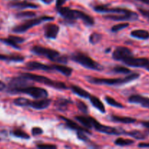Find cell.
<instances>
[{"label":"cell","mask_w":149,"mask_h":149,"mask_svg":"<svg viewBox=\"0 0 149 149\" xmlns=\"http://www.w3.org/2000/svg\"><path fill=\"white\" fill-rule=\"evenodd\" d=\"M74 119L80 122L83 126L87 129H91L92 125H91V116H74Z\"/></svg>","instance_id":"25"},{"label":"cell","mask_w":149,"mask_h":149,"mask_svg":"<svg viewBox=\"0 0 149 149\" xmlns=\"http://www.w3.org/2000/svg\"><path fill=\"white\" fill-rule=\"evenodd\" d=\"M8 6L11 8L18 9V10L26 8L36 9L39 7V6L35 3L29 2L26 0H12L8 3Z\"/></svg>","instance_id":"13"},{"label":"cell","mask_w":149,"mask_h":149,"mask_svg":"<svg viewBox=\"0 0 149 149\" xmlns=\"http://www.w3.org/2000/svg\"><path fill=\"white\" fill-rule=\"evenodd\" d=\"M140 77V74L137 73L129 74L124 78H115V79H103L96 78V77H89L88 81L91 84H105L108 86H118L136 80Z\"/></svg>","instance_id":"2"},{"label":"cell","mask_w":149,"mask_h":149,"mask_svg":"<svg viewBox=\"0 0 149 149\" xmlns=\"http://www.w3.org/2000/svg\"><path fill=\"white\" fill-rule=\"evenodd\" d=\"M133 55L131 49L126 47H118L115 49L112 53V58L115 61H123L128 57Z\"/></svg>","instance_id":"12"},{"label":"cell","mask_w":149,"mask_h":149,"mask_svg":"<svg viewBox=\"0 0 149 149\" xmlns=\"http://www.w3.org/2000/svg\"><path fill=\"white\" fill-rule=\"evenodd\" d=\"M102 39V35L99 33H93L89 36V42L91 45H96Z\"/></svg>","instance_id":"33"},{"label":"cell","mask_w":149,"mask_h":149,"mask_svg":"<svg viewBox=\"0 0 149 149\" xmlns=\"http://www.w3.org/2000/svg\"><path fill=\"white\" fill-rule=\"evenodd\" d=\"M105 19H109V20H115V21H123V20H137L138 19L139 15L134 12L131 11L129 13L127 14H111L107 15L104 16Z\"/></svg>","instance_id":"11"},{"label":"cell","mask_w":149,"mask_h":149,"mask_svg":"<svg viewBox=\"0 0 149 149\" xmlns=\"http://www.w3.org/2000/svg\"><path fill=\"white\" fill-rule=\"evenodd\" d=\"M45 36L47 39H55L59 32V27L53 23H48L45 26Z\"/></svg>","instance_id":"15"},{"label":"cell","mask_w":149,"mask_h":149,"mask_svg":"<svg viewBox=\"0 0 149 149\" xmlns=\"http://www.w3.org/2000/svg\"><path fill=\"white\" fill-rule=\"evenodd\" d=\"M32 52L38 55H42L48 58L53 62L60 63H67V58L64 55H61L58 51L55 49H50L45 47L35 45L32 48Z\"/></svg>","instance_id":"3"},{"label":"cell","mask_w":149,"mask_h":149,"mask_svg":"<svg viewBox=\"0 0 149 149\" xmlns=\"http://www.w3.org/2000/svg\"><path fill=\"white\" fill-rule=\"evenodd\" d=\"M71 59L77 63L80 64L82 66L86 68H89V69L101 71L103 68V67L100 64L98 63L94 60H93L83 52H77L75 53H73L71 55Z\"/></svg>","instance_id":"5"},{"label":"cell","mask_w":149,"mask_h":149,"mask_svg":"<svg viewBox=\"0 0 149 149\" xmlns=\"http://www.w3.org/2000/svg\"><path fill=\"white\" fill-rule=\"evenodd\" d=\"M110 119L112 122H118V123L122 124H132L136 122V121H137L134 118L128 117V116H115V115H111L110 116Z\"/></svg>","instance_id":"20"},{"label":"cell","mask_w":149,"mask_h":149,"mask_svg":"<svg viewBox=\"0 0 149 149\" xmlns=\"http://www.w3.org/2000/svg\"><path fill=\"white\" fill-rule=\"evenodd\" d=\"M93 10L97 13H115V14H127L131 10L121 7H110L108 5H96L93 7Z\"/></svg>","instance_id":"10"},{"label":"cell","mask_w":149,"mask_h":149,"mask_svg":"<svg viewBox=\"0 0 149 149\" xmlns=\"http://www.w3.org/2000/svg\"><path fill=\"white\" fill-rule=\"evenodd\" d=\"M32 135H34V136H37V135H41V134L43 133V130H42V129H41L40 127H35L32 128Z\"/></svg>","instance_id":"39"},{"label":"cell","mask_w":149,"mask_h":149,"mask_svg":"<svg viewBox=\"0 0 149 149\" xmlns=\"http://www.w3.org/2000/svg\"><path fill=\"white\" fill-rule=\"evenodd\" d=\"M22 77H25L26 79L31 80V81H37V82L41 83V84H46L49 87H52L56 89H59V90H65L67 89V85L64 82L61 81H53V80L50 79L49 78L46 77H44L42 75H37L34 74H29V73H21L20 74Z\"/></svg>","instance_id":"4"},{"label":"cell","mask_w":149,"mask_h":149,"mask_svg":"<svg viewBox=\"0 0 149 149\" xmlns=\"http://www.w3.org/2000/svg\"><path fill=\"white\" fill-rule=\"evenodd\" d=\"M51 99H48L47 97H45V98L38 99L37 100L30 101L29 107H31L34 109H37V110H42V109H47L51 105Z\"/></svg>","instance_id":"16"},{"label":"cell","mask_w":149,"mask_h":149,"mask_svg":"<svg viewBox=\"0 0 149 149\" xmlns=\"http://www.w3.org/2000/svg\"><path fill=\"white\" fill-rule=\"evenodd\" d=\"M67 1V0H56V8H58L60 7H62L63 4Z\"/></svg>","instance_id":"42"},{"label":"cell","mask_w":149,"mask_h":149,"mask_svg":"<svg viewBox=\"0 0 149 149\" xmlns=\"http://www.w3.org/2000/svg\"><path fill=\"white\" fill-rule=\"evenodd\" d=\"M77 138H78L80 140H81V141H89V138H87V136H86V133H85V132L77 131Z\"/></svg>","instance_id":"40"},{"label":"cell","mask_w":149,"mask_h":149,"mask_svg":"<svg viewBox=\"0 0 149 149\" xmlns=\"http://www.w3.org/2000/svg\"><path fill=\"white\" fill-rule=\"evenodd\" d=\"M91 125L92 128H94L96 131L99 132H102V133L108 134V135H121V134H125V131H121L119 130L116 129V128L112 127L107 126V125H102L99 123V122L96 120L94 118L91 117Z\"/></svg>","instance_id":"8"},{"label":"cell","mask_w":149,"mask_h":149,"mask_svg":"<svg viewBox=\"0 0 149 149\" xmlns=\"http://www.w3.org/2000/svg\"><path fill=\"white\" fill-rule=\"evenodd\" d=\"M41 1H42V2L45 3V4H51L53 1V0H41Z\"/></svg>","instance_id":"47"},{"label":"cell","mask_w":149,"mask_h":149,"mask_svg":"<svg viewBox=\"0 0 149 149\" xmlns=\"http://www.w3.org/2000/svg\"><path fill=\"white\" fill-rule=\"evenodd\" d=\"M129 26V24L128 23H118V24L115 25V26H112V29H111V31H112V32H115V33H116V32L122 30V29H126V28L128 27Z\"/></svg>","instance_id":"36"},{"label":"cell","mask_w":149,"mask_h":149,"mask_svg":"<svg viewBox=\"0 0 149 149\" xmlns=\"http://www.w3.org/2000/svg\"><path fill=\"white\" fill-rule=\"evenodd\" d=\"M134 143V141H133V140L124 139V138H117V139L114 141V143L116 146H127L132 145Z\"/></svg>","instance_id":"29"},{"label":"cell","mask_w":149,"mask_h":149,"mask_svg":"<svg viewBox=\"0 0 149 149\" xmlns=\"http://www.w3.org/2000/svg\"><path fill=\"white\" fill-rule=\"evenodd\" d=\"M112 71L115 73H118V74H129V73L131 72L129 68L121 66V65H117V66L114 67Z\"/></svg>","instance_id":"35"},{"label":"cell","mask_w":149,"mask_h":149,"mask_svg":"<svg viewBox=\"0 0 149 149\" xmlns=\"http://www.w3.org/2000/svg\"><path fill=\"white\" fill-rule=\"evenodd\" d=\"M137 1H140V2L143 3L145 4H147V5H149V0H135Z\"/></svg>","instance_id":"46"},{"label":"cell","mask_w":149,"mask_h":149,"mask_svg":"<svg viewBox=\"0 0 149 149\" xmlns=\"http://www.w3.org/2000/svg\"><path fill=\"white\" fill-rule=\"evenodd\" d=\"M72 103V101L70 100L65 98H58L55 102V106L56 109L61 111H64L68 108L69 104Z\"/></svg>","instance_id":"21"},{"label":"cell","mask_w":149,"mask_h":149,"mask_svg":"<svg viewBox=\"0 0 149 149\" xmlns=\"http://www.w3.org/2000/svg\"><path fill=\"white\" fill-rule=\"evenodd\" d=\"M54 19V17H50V16H42V17H34V18L30 19V20H26L24 23H21V24L18 25V26H16L12 29L14 33H24L26 31H28L29 29H30L31 28H32L33 26H37V25H39V23H42L44 21H48V20H53Z\"/></svg>","instance_id":"6"},{"label":"cell","mask_w":149,"mask_h":149,"mask_svg":"<svg viewBox=\"0 0 149 149\" xmlns=\"http://www.w3.org/2000/svg\"><path fill=\"white\" fill-rule=\"evenodd\" d=\"M139 148H149V143H140L138 144Z\"/></svg>","instance_id":"43"},{"label":"cell","mask_w":149,"mask_h":149,"mask_svg":"<svg viewBox=\"0 0 149 149\" xmlns=\"http://www.w3.org/2000/svg\"><path fill=\"white\" fill-rule=\"evenodd\" d=\"M128 101L131 103L140 104L143 107L149 109V97H144L140 95H133L129 97Z\"/></svg>","instance_id":"17"},{"label":"cell","mask_w":149,"mask_h":149,"mask_svg":"<svg viewBox=\"0 0 149 149\" xmlns=\"http://www.w3.org/2000/svg\"><path fill=\"white\" fill-rule=\"evenodd\" d=\"M89 99H90L91 103L93 105V107H95L96 109H98V110H99L101 113H105V112H106V111H105V106H104V104L102 103V102L101 101V100H99L98 97H95V96H93V95H92V96L91 95L90 97H89Z\"/></svg>","instance_id":"23"},{"label":"cell","mask_w":149,"mask_h":149,"mask_svg":"<svg viewBox=\"0 0 149 149\" xmlns=\"http://www.w3.org/2000/svg\"><path fill=\"white\" fill-rule=\"evenodd\" d=\"M59 118L60 119H62V120H64V122H65L66 125H67L69 128H70V129L74 130L77 131H77H80V132H83L86 134L91 135V132L89 130V129H87V128L83 127L80 126V125H78L77 123H75L74 122H73V121L67 119V118L64 117V116H60Z\"/></svg>","instance_id":"18"},{"label":"cell","mask_w":149,"mask_h":149,"mask_svg":"<svg viewBox=\"0 0 149 149\" xmlns=\"http://www.w3.org/2000/svg\"><path fill=\"white\" fill-rule=\"evenodd\" d=\"M6 88V84L3 81H0V92L3 91Z\"/></svg>","instance_id":"45"},{"label":"cell","mask_w":149,"mask_h":149,"mask_svg":"<svg viewBox=\"0 0 149 149\" xmlns=\"http://www.w3.org/2000/svg\"><path fill=\"white\" fill-rule=\"evenodd\" d=\"M12 135L13 136L16 137V138H23V139H29L30 136L28 135L26 132H25L24 131L21 130L20 129H15L12 132Z\"/></svg>","instance_id":"31"},{"label":"cell","mask_w":149,"mask_h":149,"mask_svg":"<svg viewBox=\"0 0 149 149\" xmlns=\"http://www.w3.org/2000/svg\"><path fill=\"white\" fill-rule=\"evenodd\" d=\"M0 141H1V140H0Z\"/></svg>","instance_id":"49"},{"label":"cell","mask_w":149,"mask_h":149,"mask_svg":"<svg viewBox=\"0 0 149 149\" xmlns=\"http://www.w3.org/2000/svg\"><path fill=\"white\" fill-rule=\"evenodd\" d=\"M142 125H143L144 127H145L149 131V121H145V122H141Z\"/></svg>","instance_id":"44"},{"label":"cell","mask_w":149,"mask_h":149,"mask_svg":"<svg viewBox=\"0 0 149 149\" xmlns=\"http://www.w3.org/2000/svg\"><path fill=\"white\" fill-rule=\"evenodd\" d=\"M37 147L38 148H42V149H52V148H56L57 146L55 145H52V144H37Z\"/></svg>","instance_id":"38"},{"label":"cell","mask_w":149,"mask_h":149,"mask_svg":"<svg viewBox=\"0 0 149 149\" xmlns=\"http://www.w3.org/2000/svg\"><path fill=\"white\" fill-rule=\"evenodd\" d=\"M125 65L134 68H143L149 71V59L145 58H134L133 55L128 57L122 61Z\"/></svg>","instance_id":"9"},{"label":"cell","mask_w":149,"mask_h":149,"mask_svg":"<svg viewBox=\"0 0 149 149\" xmlns=\"http://www.w3.org/2000/svg\"><path fill=\"white\" fill-rule=\"evenodd\" d=\"M76 105H77V107L78 108V109L80 111H82L84 113H88L89 109H88V106L86 103H83V101H77V103H76Z\"/></svg>","instance_id":"37"},{"label":"cell","mask_w":149,"mask_h":149,"mask_svg":"<svg viewBox=\"0 0 149 149\" xmlns=\"http://www.w3.org/2000/svg\"><path fill=\"white\" fill-rule=\"evenodd\" d=\"M28 70H42V71H51L53 70L52 65H45L37 61H30L26 65Z\"/></svg>","instance_id":"19"},{"label":"cell","mask_w":149,"mask_h":149,"mask_svg":"<svg viewBox=\"0 0 149 149\" xmlns=\"http://www.w3.org/2000/svg\"><path fill=\"white\" fill-rule=\"evenodd\" d=\"M57 11L69 23H73L77 19H80L86 26H91L94 24V20L88 14L77 10H72L67 7H60Z\"/></svg>","instance_id":"1"},{"label":"cell","mask_w":149,"mask_h":149,"mask_svg":"<svg viewBox=\"0 0 149 149\" xmlns=\"http://www.w3.org/2000/svg\"><path fill=\"white\" fill-rule=\"evenodd\" d=\"M125 135L132 137L137 140H145L146 138V134L139 130H132L130 132H125Z\"/></svg>","instance_id":"28"},{"label":"cell","mask_w":149,"mask_h":149,"mask_svg":"<svg viewBox=\"0 0 149 149\" xmlns=\"http://www.w3.org/2000/svg\"><path fill=\"white\" fill-rule=\"evenodd\" d=\"M131 36L139 39H148L149 38V32L142 29L134 30L131 32Z\"/></svg>","instance_id":"26"},{"label":"cell","mask_w":149,"mask_h":149,"mask_svg":"<svg viewBox=\"0 0 149 149\" xmlns=\"http://www.w3.org/2000/svg\"><path fill=\"white\" fill-rule=\"evenodd\" d=\"M26 94L28 95L32 96L34 99H42L45 98L48 96V93L46 90L42 88V87H34V86H27L23 88L19 89L15 92V94Z\"/></svg>","instance_id":"7"},{"label":"cell","mask_w":149,"mask_h":149,"mask_svg":"<svg viewBox=\"0 0 149 149\" xmlns=\"http://www.w3.org/2000/svg\"><path fill=\"white\" fill-rule=\"evenodd\" d=\"M105 101L108 103V104H109L110 106H113V107L120 108V109H123V108H124V106H123L121 103L116 101L115 99H113L112 97H110V96H106V97H105Z\"/></svg>","instance_id":"32"},{"label":"cell","mask_w":149,"mask_h":149,"mask_svg":"<svg viewBox=\"0 0 149 149\" xmlns=\"http://www.w3.org/2000/svg\"><path fill=\"white\" fill-rule=\"evenodd\" d=\"M35 15H36V13L32 11L20 12V13H18L16 14V17L18 18H23V17H29V18H32V17H35Z\"/></svg>","instance_id":"34"},{"label":"cell","mask_w":149,"mask_h":149,"mask_svg":"<svg viewBox=\"0 0 149 149\" xmlns=\"http://www.w3.org/2000/svg\"><path fill=\"white\" fill-rule=\"evenodd\" d=\"M138 10L145 17H146V18H148L149 20V10H145V9L143 8H139Z\"/></svg>","instance_id":"41"},{"label":"cell","mask_w":149,"mask_h":149,"mask_svg":"<svg viewBox=\"0 0 149 149\" xmlns=\"http://www.w3.org/2000/svg\"><path fill=\"white\" fill-rule=\"evenodd\" d=\"M24 41V38L17 36H9L7 38H0V42L9 46L13 47L15 49H20L19 44L23 43Z\"/></svg>","instance_id":"14"},{"label":"cell","mask_w":149,"mask_h":149,"mask_svg":"<svg viewBox=\"0 0 149 149\" xmlns=\"http://www.w3.org/2000/svg\"><path fill=\"white\" fill-rule=\"evenodd\" d=\"M110 52V48H109V49H107V50H106V52Z\"/></svg>","instance_id":"48"},{"label":"cell","mask_w":149,"mask_h":149,"mask_svg":"<svg viewBox=\"0 0 149 149\" xmlns=\"http://www.w3.org/2000/svg\"><path fill=\"white\" fill-rule=\"evenodd\" d=\"M24 57L21 55H7L0 54V61H13V62H22L24 61Z\"/></svg>","instance_id":"27"},{"label":"cell","mask_w":149,"mask_h":149,"mask_svg":"<svg viewBox=\"0 0 149 149\" xmlns=\"http://www.w3.org/2000/svg\"><path fill=\"white\" fill-rule=\"evenodd\" d=\"M52 65L53 70H56V71H58L61 74H64V76L67 77H70L71 76L72 73V69L70 67H67L64 65H58V64H53Z\"/></svg>","instance_id":"22"},{"label":"cell","mask_w":149,"mask_h":149,"mask_svg":"<svg viewBox=\"0 0 149 149\" xmlns=\"http://www.w3.org/2000/svg\"><path fill=\"white\" fill-rule=\"evenodd\" d=\"M70 89H71L72 91L76 94L77 95L80 96L81 97H84V98H89L91 96L90 93L89 92H87L86 90H83L81 87H78L77 85H71L70 87Z\"/></svg>","instance_id":"24"},{"label":"cell","mask_w":149,"mask_h":149,"mask_svg":"<svg viewBox=\"0 0 149 149\" xmlns=\"http://www.w3.org/2000/svg\"><path fill=\"white\" fill-rule=\"evenodd\" d=\"M31 100L25 97H18V98L15 99L13 103L15 106H20V107H28L29 106V103Z\"/></svg>","instance_id":"30"}]
</instances>
